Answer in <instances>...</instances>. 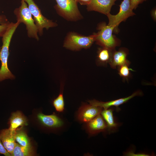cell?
<instances>
[{
    "label": "cell",
    "mask_w": 156,
    "mask_h": 156,
    "mask_svg": "<svg viewBox=\"0 0 156 156\" xmlns=\"http://www.w3.org/2000/svg\"><path fill=\"white\" fill-rule=\"evenodd\" d=\"M114 28L105 24L99 27V31L96 34L95 40L103 48L113 50L118 45V43L113 36L112 31Z\"/></svg>",
    "instance_id": "5b68a950"
},
{
    "label": "cell",
    "mask_w": 156,
    "mask_h": 156,
    "mask_svg": "<svg viewBox=\"0 0 156 156\" xmlns=\"http://www.w3.org/2000/svg\"><path fill=\"white\" fill-rule=\"evenodd\" d=\"M152 15L154 18H156V10H154L152 12Z\"/></svg>",
    "instance_id": "4316f807"
},
{
    "label": "cell",
    "mask_w": 156,
    "mask_h": 156,
    "mask_svg": "<svg viewBox=\"0 0 156 156\" xmlns=\"http://www.w3.org/2000/svg\"><path fill=\"white\" fill-rule=\"evenodd\" d=\"M53 104L56 110L59 112H63L64 109V103L62 91L53 101Z\"/></svg>",
    "instance_id": "44dd1931"
},
{
    "label": "cell",
    "mask_w": 156,
    "mask_h": 156,
    "mask_svg": "<svg viewBox=\"0 0 156 156\" xmlns=\"http://www.w3.org/2000/svg\"><path fill=\"white\" fill-rule=\"evenodd\" d=\"M130 63H127L118 67V74L125 81H128L131 77L130 71H133L129 67Z\"/></svg>",
    "instance_id": "ffe728a7"
},
{
    "label": "cell",
    "mask_w": 156,
    "mask_h": 156,
    "mask_svg": "<svg viewBox=\"0 0 156 156\" xmlns=\"http://www.w3.org/2000/svg\"><path fill=\"white\" fill-rule=\"evenodd\" d=\"M15 131L9 129H3L0 132V140L4 147L11 155L15 145Z\"/></svg>",
    "instance_id": "8fae6325"
},
{
    "label": "cell",
    "mask_w": 156,
    "mask_h": 156,
    "mask_svg": "<svg viewBox=\"0 0 156 156\" xmlns=\"http://www.w3.org/2000/svg\"><path fill=\"white\" fill-rule=\"evenodd\" d=\"M112 50L104 48L100 49L98 55V60L99 63L103 65H106L109 63L111 59Z\"/></svg>",
    "instance_id": "d6986e66"
},
{
    "label": "cell",
    "mask_w": 156,
    "mask_h": 156,
    "mask_svg": "<svg viewBox=\"0 0 156 156\" xmlns=\"http://www.w3.org/2000/svg\"><path fill=\"white\" fill-rule=\"evenodd\" d=\"M28 4V8L33 16V19L37 27L38 33L42 35L43 29L56 26L57 24L52 20L48 19L42 14L40 10L33 0H23Z\"/></svg>",
    "instance_id": "3957f363"
},
{
    "label": "cell",
    "mask_w": 156,
    "mask_h": 156,
    "mask_svg": "<svg viewBox=\"0 0 156 156\" xmlns=\"http://www.w3.org/2000/svg\"><path fill=\"white\" fill-rule=\"evenodd\" d=\"M117 0H91L87 5V8L88 10L95 11L107 15Z\"/></svg>",
    "instance_id": "30bf717a"
},
{
    "label": "cell",
    "mask_w": 156,
    "mask_h": 156,
    "mask_svg": "<svg viewBox=\"0 0 156 156\" xmlns=\"http://www.w3.org/2000/svg\"><path fill=\"white\" fill-rule=\"evenodd\" d=\"M1 47H0V51L1 50Z\"/></svg>",
    "instance_id": "83f0119b"
},
{
    "label": "cell",
    "mask_w": 156,
    "mask_h": 156,
    "mask_svg": "<svg viewBox=\"0 0 156 156\" xmlns=\"http://www.w3.org/2000/svg\"><path fill=\"white\" fill-rule=\"evenodd\" d=\"M146 0H130V6L131 9H135L140 3Z\"/></svg>",
    "instance_id": "603a6c76"
},
{
    "label": "cell",
    "mask_w": 156,
    "mask_h": 156,
    "mask_svg": "<svg viewBox=\"0 0 156 156\" xmlns=\"http://www.w3.org/2000/svg\"><path fill=\"white\" fill-rule=\"evenodd\" d=\"M103 109L90 104L83 105L79 110L78 118L81 121L87 123L101 114Z\"/></svg>",
    "instance_id": "ba28073f"
},
{
    "label": "cell",
    "mask_w": 156,
    "mask_h": 156,
    "mask_svg": "<svg viewBox=\"0 0 156 156\" xmlns=\"http://www.w3.org/2000/svg\"><path fill=\"white\" fill-rule=\"evenodd\" d=\"M34 153L31 146L24 147L16 143L11 156H31L34 155Z\"/></svg>",
    "instance_id": "e0dca14e"
},
{
    "label": "cell",
    "mask_w": 156,
    "mask_h": 156,
    "mask_svg": "<svg viewBox=\"0 0 156 156\" xmlns=\"http://www.w3.org/2000/svg\"><path fill=\"white\" fill-rule=\"evenodd\" d=\"M95 34L85 36L74 33H71L67 37L64 46L73 50L88 48L90 47L95 40Z\"/></svg>",
    "instance_id": "277c9868"
},
{
    "label": "cell",
    "mask_w": 156,
    "mask_h": 156,
    "mask_svg": "<svg viewBox=\"0 0 156 156\" xmlns=\"http://www.w3.org/2000/svg\"><path fill=\"white\" fill-rule=\"evenodd\" d=\"M75 1H79L83 4L84 3L87 5L89 3L91 0H74Z\"/></svg>",
    "instance_id": "484cf974"
},
{
    "label": "cell",
    "mask_w": 156,
    "mask_h": 156,
    "mask_svg": "<svg viewBox=\"0 0 156 156\" xmlns=\"http://www.w3.org/2000/svg\"><path fill=\"white\" fill-rule=\"evenodd\" d=\"M10 23L8 21L4 24H0V37H2L5 33Z\"/></svg>",
    "instance_id": "7402d4cb"
},
{
    "label": "cell",
    "mask_w": 156,
    "mask_h": 156,
    "mask_svg": "<svg viewBox=\"0 0 156 156\" xmlns=\"http://www.w3.org/2000/svg\"><path fill=\"white\" fill-rule=\"evenodd\" d=\"M134 14L131 7L130 0H123L120 5L119 11L117 14L113 15L109 13L106 15L109 19L107 25L115 28L121 22Z\"/></svg>",
    "instance_id": "52a82bcc"
},
{
    "label": "cell",
    "mask_w": 156,
    "mask_h": 156,
    "mask_svg": "<svg viewBox=\"0 0 156 156\" xmlns=\"http://www.w3.org/2000/svg\"><path fill=\"white\" fill-rule=\"evenodd\" d=\"M15 137V141L20 145L24 147L31 146L28 137L25 132L22 129H16Z\"/></svg>",
    "instance_id": "ac0fdd59"
},
{
    "label": "cell",
    "mask_w": 156,
    "mask_h": 156,
    "mask_svg": "<svg viewBox=\"0 0 156 156\" xmlns=\"http://www.w3.org/2000/svg\"><path fill=\"white\" fill-rule=\"evenodd\" d=\"M9 129L12 131H15L19 127L28 125L26 118L19 111L13 113L10 120Z\"/></svg>",
    "instance_id": "9a60e30c"
},
{
    "label": "cell",
    "mask_w": 156,
    "mask_h": 156,
    "mask_svg": "<svg viewBox=\"0 0 156 156\" xmlns=\"http://www.w3.org/2000/svg\"><path fill=\"white\" fill-rule=\"evenodd\" d=\"M128 51L127 49L122 48L118 51L113 50L110 60L109 63L113 69L125 64L130 63L127 59Z\"/></svg>",
    "instance_id": "7c38bea8"
},
{
    "label": "cell",
    "mask_w": 156,
    "mask_h": 156,
    "mask_svg": "<svg viewBox=\"0 0 156 156\" xmlns=\"http://www.w3.org/2000/svg\"><path fill=\"white\" fill-rule=\"evenodd\" d=\"M37 117L41 124L49 128L60 127H62L64 123L62 119L55 114L46 115L39 113L38 114Z\"/></svg>",
    "instance_id": "5bb4252c"
},
{
    "label": "cell",
    "mask_w": 156,
    "mask_h": 156,
    "mask_svg": "<svg viewBox=\"0 0 156 156\" xmlns=\"http://www.w3.org/2000/svg\"><path fill=\"white\" fill-rule=\"evenodd\" d=\"M0 154H2L5 156H10L11 155L8 152L3 145L0 140Z\"/></svg>",
    "instance_id": "cb8c5ba5"
},
{
    "label": "cell",
    "mask_w": 156,
    "mask_h": 156,
    "mask_svg": "<svg viewBox=\"0 0 156 156\" xmlns=\"http://www.w3.org/2000/svg\"><path fill=\"white\" fill-rule=\"evenodd\" d=\"M142 94L141 91L138 90L134 92L131 95L126 97L120 98L116 100L106 102L100 101L96 100H90L88 101L89 104L95 106L99 107L104 109H108L111 106L116 107L118 110V106L124 103L133 97Z\"/></svg>",
    "instance_id": "9c48e42d"
},
{
    "label": "cell",
    "mask_w": 156,
    "mask_h": 156,
    "mask_svg": "<svg viewBox=\"0 0 156 156\" xmlns=\"http://www.w3.org/2000/svg\"><path fill=\"white\" fill-rule=\"evenodd\" d=\"M59 13L66 19L75 20L80 17L77 1L74 0H55Z\"/></svg>",
    "instance_id": "8992f818"
},
{
    "label": "cell",
    "mask_w": 156,
    "mask_h": 156,
    "mask_svg": "<svg viewBox=\"0 0 156 156\" xmlns=\"http://www.w3.org/2000/svg\"><path fill=\"white\" fill-rule=\"evenodd\" d=\"M113 110L112 109H104L101 114L105 121L107 125V129L110 132L115 131L118 126L114 117Z\"/></svg>",
    "instance_id": "2e32d148"
},
{
    "label": "cell",
    "mask_w": 156,
    "mask_h": 156,
    "mask_svg": "<svg viewBox=\"0 0 156 156\" xmlns=\"http://www.w3.org/2000/svg\"><path fill=\"white\" fill-rule=\"evenodd\" d=\"M8 22V19L5 16L0 15V24H3Z\"/></svg>",
    "instance_id": "d4e9b609"
},
{
    "label": "cell",
    "mask_w": 156,
    "mask_h": 156,
    "mask_svg": "<svg viewBox=\"0 0 156 156\" xmlns=\"http://www.w3.org/2000/svg\"><path fill=\"white\" fill-rule=\"evenodd\" d=\"M88 131L90 134H95L107 129L106 123L101 114L87 122Z\"/></svg>",
    "instance_id": "4fadbf2b"
},
{
    "label": "cell",
    "mask_w": 156,
    "mask_h": 156,
    "mask_svg": "<svg viewBox=\"0 0 156 156\" xmlns=\"http://www.w3.org/2000/svg\"><path fill=\"white\" fill-rule=\"evenodd\" d=\"M20 23L18 21L16 23H10L5 32L2 36L3 44L0 51V60L1 63L0 69V82L5 79L14 78V76L8 67V60L9 55V47L11 40Z\"/></svg>",
    "instance_id": "6da1fadb"
},
{
    "label": "cell",
    "mask_w": 156,
    "mask_h": 156,
    "mask_svg": "<svg viewBox=\"0 0 156 156\" xmlns=\"http://www.w3.org/2000/svg\"><path fill=\"white\" fill-rule=\"evenodd\" d=\"M14 13L17 21L20 23H23L25 25L28 36L38 40L39 38L38 28L28 5L25 1L21 0V6L15 9Z\"/></svg>",
    "instance_id": "7a4b0ae2"
}]
</instances>
